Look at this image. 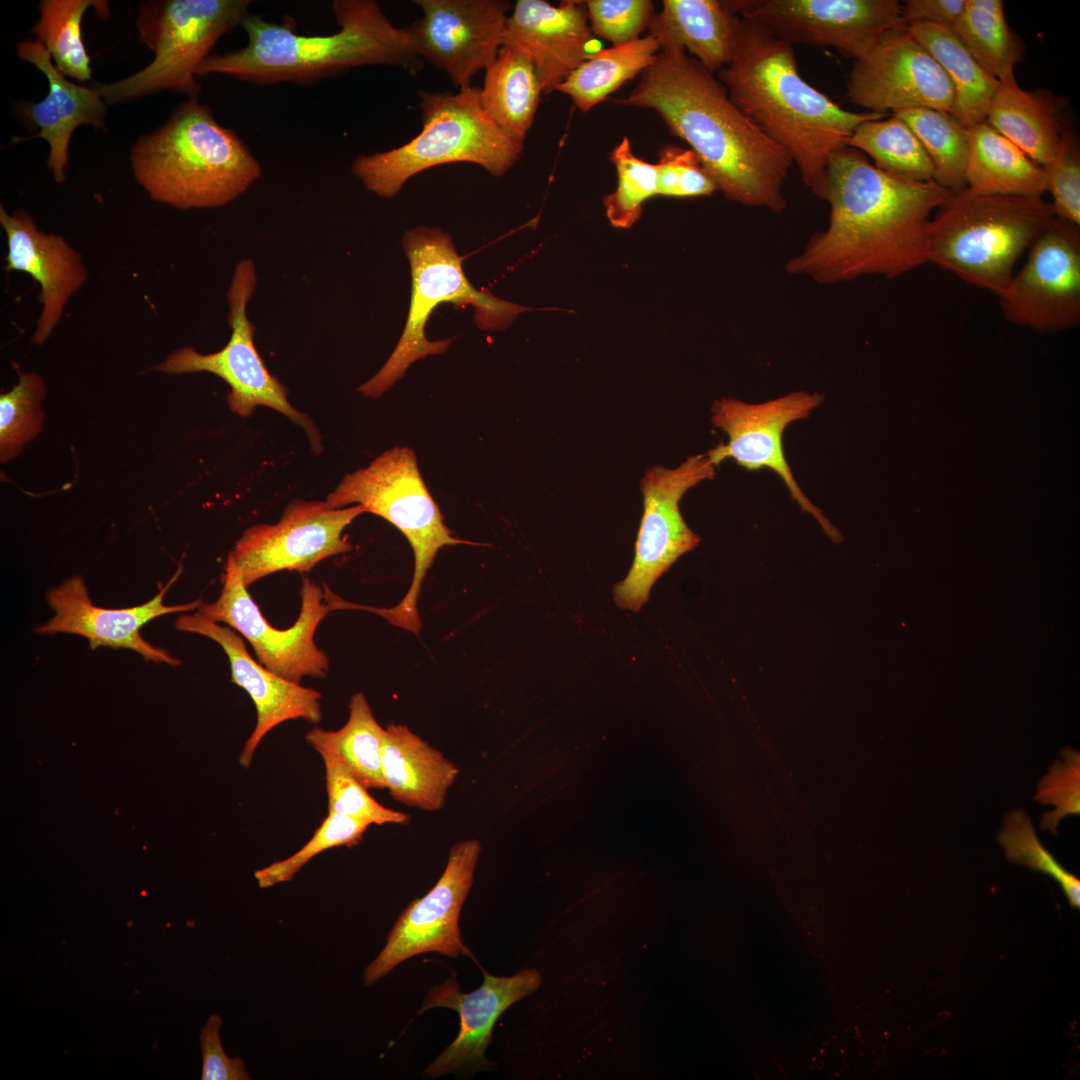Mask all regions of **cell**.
I'll use <instances>...</instances> for the list:
<instances>
[{"label": "cell", "instance_id": "cell-1", "mask_svg": "<svg viewBox=\"0 0 1080 1080\" xmlns=\"http://www.w3.org/2000/svg\"><path fill=\"white\" fill-rule=\"evenodd\" d=\"M952 193L933 180L890 175L855 148L838 149L829 157L820 197L830 206L828 226L810 236L785 271L831 285L918 269L930 262L932 212Z\"/></svg>", "mask_w": 1080, "mask_h": 1080}, {"label": "cell", "instance_id": "cell-2", "mask_svg": "<svg viewBox=\"0 0 1080 1080\" xmlns=\"http://www.w3.org/2000/svg\"><path fill=\"white\" fill-rule=\"evenodd\" d=\"M615 102L657 112L670 132L689 144L727 199L774 214L786 209L783 184L793 164L790 156L685 50H660L632 91Z\"/></svg>", "mask_w": 1080, "mask_h": 1080}, {"label": "cell", "instance_id": "cell-3", "mask_svg": "<svg viewBox=\"0 0 1080 1080\" xmlns=\"http://www.w3.org/2000/svg\"><path fill=\"white\" fill-rule=\"evenodd\" d=\"M718 76L731 101L787 152L818 198L830 155L861 123L888 115L839 106L800 75L792 45L742 17L731 61Z\"/></svg>", "mask_w": 1080, "mask_h": 1080}, {"label": "cell", "instance_id": "cell-4", "mask_svg": "<svg viewBox=\"0 0 1080 1080\" xmlns=\"http://www.w3.org/2000/svg\"><path fill=\"white\" fill-rule=\"evenodd\" d=\"M339 26L330 35H302L286 23L249 13L241 27L246 46L208 56L197 77L223 74L253 84L312 85L365 65H389L416 74L419 57L410 27L395 26L373 0H335Z\"/></svg>", "mask_w": 1080, "mask_h": 1080}, {"label": "cell", "instance_id": "cell-5", "mask_svg": "<svg viewBox=\"0 0 1080 1080\" xmlns=\"http://www.w3.org/2000/svg\"><path fill=\"white\" fill-rule=\"evenodd\" d=\"M133 175L155 201L177 209H213L245 193L260 162L210 107L188 99L160 128L132 146Z\"/></svg>", "mask_w": 1080, "mask_h": 1080}, {"label": "cell", "instance_id": "cell-6", "mask_svg": "<svg viewBox=\"0 0 1080 1080\" xmlns=\"http://www.w3.org/2000/svg\"><path fill=\"white\" fill-rule=\"evenodd\" d=\"M931 218L930 262L1000 297L1055 216L1042 197L953 192Z\"/></svg>", "mask_w": 1080, "mask_h": 1080}, {"label": "cell", "instance_id": "cell-7", "mask_svg": "<svg viewBox=\"0 0 1080 1080\" xmlns=\"http://www.w3.org/2000/svg\"><path fill=\"white\" fill-rule=\"evenodd\" d=\"M419 107L422 129L417 136L388 151L359 155L351 165L365 188L379 197H394L414 175L444 164L473 163L502 176L523 152V144L485 113L477 87L422 91Z\"/></svg>", "mask_w": 1080, "mask_h": 1080}, {"label": "cell", "instance_id": "cell-8", "mask_svg": "<svg viewBox=\"0 0 1080 1080\" xmlns=\"http://www.w3.org/2000/svg\"><path fill=\"white\" fill-rule=\"evenodd\" d=\"M344 508L353 503L390 522L409 541L414 553V574L402 600L392 608L363 606L389 623L418 633L422 623L418 596L428 569L444 546L478 543L454 537L420 474L416 455L396 446L375 458L368 467L347 474L325 501Z\"/></svg>", "mask_w": 1080, "mask_h": 1080}, {"label": "cell", "instance_id": "cell-9", "mask_svg": "<svg viewBox=\"0 0 1080 1080\" xmlns=\"http://www.w3.org/2000/svg\"><path fill=\"white\" fill-rule=\"evenodd\" d=\"M403 246L412 275L411 302L407 322L392 354L380 370L358 387L366 397L377 398L403 377L409 366L429 355L443 353L451 339L429 341L425 326L433 310L444 302L456 307L472 305L474 319L481 329L502 330L528 308L499 299L488 290L476 289L462 268L448 234L439 228L417 227L408 230Z\"/></svg>", "mask_w": 1080, "mask_h": 1080}, {"label": "cell", "instance_id": "cell-10", "mask_svg": "<svg viewBox=\"0 0 1080 1080\" xmlns=\"http://www.w3.org/2000/svg\"><path fill=\"white\" fill-rule=\"evenodd\" d=\"M249 0H160L138 6L139 41L154 54L135 74L112 83H96L107 104L126 102L162 91L197 100L200 64L226 33L241 26Z\"/></svg>", "mask_w": 1080, "mask_h": 1080}, {"label": "cell", "instance_id": "cell-11", "mask_svg": "<svg viewBox=\"0 0 1080 1080\" xmlns=\"http://www.w3.org/2000/svg\"><path fill=\"white\" fill-rule=\"evenodd\" d=\"M257 286V273L251 259L239 261L227 291V321L231 336L219 351L203 354L193 347L174 350L154 369L167 375L207 372L223 379L230 387L229 408L241 417H249L258 406L272 408L302 427L311 446L321 447L319 433L310 418L288 401V389L272 375L255 346V325L247 307Z\"/></svg>", "mask_w": 1080, "mask_h": 1080}, {"label": "cell", "instance_id": "cell-12", "mask_svg": "<svg viewBox=\"0 0 1080 1080\" xmlns=\"http://www.w3.org/2000/svg\"><path fill=\"white\" fill-rule=\"evenodd\" d=\"M734 14L752 20L790 45L832 47L864 57L888 31L906 26L897 0H728Z\"/></svg>", "mask_w": 1080, "mask_h": 1080}, {"label": "cell", "instance_id": "cell-13", "mask_svg": "<svg viewBox=\"0 0 1080 1080\" xmlns=\"http://www.w3.org/2000/svg\"><path fill=\"white\" fill-rule=\"evenodd\" d=\"M715 466L707 454L688 457L674 469L655 465L640 481L644 511L635 556L626 577L614 586L615 603L639 611L649 600L652 586L700 538L685 523L679 502L689 489L713 479Z\"/></svg>", "mask_w": 1080, "mask_h": 1080}, {"label": "cell", "instance_id": "cell-14", "mask_svg": "<svg viewBox=\"0 0 1080 1080\" xmlns=\"http://www.w3.org/2000/svg\"><path fill=\"white\" fill-rule=\"evenodd\" d=\"M330 611L324 591L309 578H303L297 621L288 629L273 627L249 595L239 569L229 557L219 597L198 608L208 619L228 624L239 632L264 667L299 684L303 677L323 678L327 674L329 659L316 646L314 634Z\"/></svg>", "mask_w": 1080, "mask_h": 1080}, {"label": "cell", "instance_id": "cell-15", "mask_svg": "<svg viewBox=\"0 0 1080 1080\" xmlns=\"http://www.w3.org/2000/svg\"><path fill=\"white\" fill-rule=\"evenodd\" d=\"M999 302L1010 323L1054 333L1080 322V228L1054 216Z\"/></svg>", "mask_w": 1080, "mask_h": 1080}, {"label": "cell", "instance_id": "cell-16", "mask_svg": "<svg viewBox=\"0 0 1080 1080\" xmlns=\"http://www.w3.org/2000/svg\"><path fill=\"white\" fill-rule=\"evenodd\" d=\"M480 853L481 844L477 839L460 841L451 847L447 865L437 883L402 911L387 936L386 945L365 968L366 986L374 984L403 961L422 953L473 958L463 942L458 920L472 887Z\"/></svg>", "mask_w": 1080, "mask_h": 1080}, {"label": "cell", "instance_id": "cell-17", "mask_svg": "<svg viewBox=\"0 0 1080 1080\" xmlns=\"http://www.w3.org/2000/svg\"><path fill=\"white\" fill-rule=\"evenodd\" d=\"M365 512L362 505L333 508L322 501L295 500L278 523L248 528L228 557L247 587L282 570L309 571L320 561L351 549L343 531Z\"/></svg>", "mask_w": 1080, "mask_h": 1080}, {"label": "cell", "instance_id": "cell-18", "mask_svg": "<svg viewBox=\"0 0 1080 1080\" xmlns=\"http://www.w3.org/2000/svg\"><path fill=\"white\" fill-rule=\"evenodd\" d=\"M823 400V395L807 391L791 392L758 404L746 403L732 397L716 400L712 407L711 420L714 427L727 434L728 443H721L706 454L714 466L732 458L751 471L762 468L773 470L783 480L801 509L813 515L833 541H839V532L797 484L782 445L785 428L793 421L809 417Z\"/></svg>", "mask_w": 1080, "mask_h": 1080}, {"label": "cell", "instance_id": "cell-19", "mask_svg": "<svg viewBox=\"0 0 1080 1080\" xmlns=\"http://www.w3.org/2000/svg\"><path fill=\"white\" fill-rule=\"evenodd\" d=\"M906 26L886 32L855 61L847 81L849 102L881 114L913 108L950 113L954 102L950 80Z\"/></svg>", "mask_w": 1080, "mask_h": 1080}, {"label": "cell", "instance_id": "cell-20", "mask_svg": "<svg viewBox=\"0 0 1080 1080\" xmlns=\"http://www.w3.org/2000/svg\"><path fill=\"white\" fill-rule=\"evenodd\" d=\"M422 17L409 27L419 57L459 88L471 87L502 47L506 0H414Z\"/></svg>", "mask_w": 1080, "mask_h": 1080}, {"label": "cell", "instance_id": "cell-21", "mask_svg": "<svg viewBox=\"0 0 1080 1080\" xmlns=\"http://www.w3.org/2000/svg\"><path fill=\"white\" fill-rule=\"evenodd\" d=\"M180 570L145 604L111 609L94 605L80 576H72L47 593V602L54 616L38 626L41 634L70 633L85 637L92 649L97 647L124 648L139 653L146 661L180 665V661L165 649L146 641L141 628L163 615L187 612L199 608L200 600L181 605H165L164 596L176 581Z\"/></svg>", "mask_w": 1080, "mask_h": 1080}, {"label": "cell", "instance_id": "cell-22", "mask_svg": "<svg viewBox=\"0 0 1080 1080\" xmlns=\"http://www.w3.org/2000/svg\"><path fill=\"white\" fill-rule=\"evenodd\" d=\"M174 626L179 631L200 634L218 643L229 659L231 681L248 693L256 707L255 728L245 741L238 759L243 767H250L260 742L281 723L294 719H303L311 724L321 721V694L257 663L234 629L218 625L199 612L179 616Z\"/></svg>", "mask_w": 1080, "mask_h": 1080}, {"label": "cell", "instance_id": "cell-23", "mask_svg": "<svg viewBox=\"0 0 1080 1080\" xmlns=\"http://www.w3.org/2000/svg\"><path fill=\"white\" fill-rule=\"evenodd\" d=\"M539 983V974L534 970L510 977L484 971L482 985L470 993H462L455 978L431 988L420 1012L434 1007L454 1009L460 1016V1028L455 1040L426 1067L424 1075L435 1078L494 1067L495 1063L486 1059L485 1051L496 1021L513 1003L534 992Z\"/></svg>", "mask_w": 1080, "mask_h": 1080}, {"label": "cell", "instance_id": "cell-24", "mask_svg": "<svg viewBox=\"0 0 1080 1080\" xmlns=\"http://www.w3.org/2000/svg\"><path fill=\"white\" fill-rule=\"evenodd\" d=\"M5 233L6 271L24 272L40 286L41 311L32 341L41 345L58 326L71 298L84 286L88 272L81 254L60 235L39 229L25 210L9 213L0 206Z\"/></svg>", "mask_w": 1080, "mask_h": 1080}, {"label": "cell", "instance_id": "cell-25", "mask_svg": "<svg viewBox=\"0 0 1080 1080\" xmlns=\"http://www.w3.org/2000/svg\"><path fill=\"white\" fill-rule=\"evenodd\" d=\"M591 39L583 1L554 6L545 0H518L506 20L502 46L530 59L542 93L549 94L586 59Z\"/></svg>", "mask_w": 1080, "mask_h": 1080}, {"label": "cell", "instance_id": "cell-26", "mask_svg": "<svg viewBox=\"0 0 1080 1080\" xmlns=\"http://www.w3.org/2000/svg\"><path fill=\"white\" fill-rule=\"evenodd\" d=\"M18 57L33 64L48 81L46 97L37 103L23 102L20 111L29 124L39 128L37 134L22 139L43 138L49 144L48 168L57 183L66 179L71 137L81 125L104 128L106 102L97 89L77 85L54 65L49 52L38 41L24 40L16 46Z\"/></svg>", "mask_w": 1080, "mask_h": 1080}, {"label": "cell", "instance_id": "cell-27", "mask_svg": "<svg viewBox=\"0 0 1080 1080\" xmlns=\"http://www.w3.org/2000/svg\"><path fill=\"white\" fill-rule=\"evenodd\" d=\"M382 775L385 789L398 802L424 811H438L460 773L442 752L403 724L384 728Z\"/></svg>", "mask_w": 1080, "mask_h": 1080}, {"label": "cell", "instance_id": "cell-28", "mask_svg": "<svg viewBox=\"0 0 1080 1080\" xmlns=\"http://www.w3.org/2000/svg\"><path fill=\"white\" fill-rule=\"evenodd\" d=\"M739 24L740 17L724 1L664 0L648 30L660 50H687L713 73L731 61Z\"/></svg>", "mask_w": 1080, "mask_h": 1080}, {"label": "cell", "instance_id": "cell-29", "mask_svg": "<svg viewBox=\"0 0 1080 1080\" xmlns=\"http://www.w3.org/2000/svg\"><path fill=\"white\" fill-rule=\"evenodd\" d=\"M1063 101L1050 91L1025 90L1015 76L999 81L986 121L1032 161L1047 165L1066 133Z\"/></svg>", "mask_w": 1080, "mask_h": 1080}, {"label": "cell", "instance_id": "cell-30", "mask_svg": "<svg viewBox=\"0 0 1080 1080\" xmlns=\"http://www.w3.org/2000/svg\"><path fill=\"white\" fill-rule=\"evenodd\" d=\"M966 188L981 194L1042 197L1046 192L1043 166L987 121L968 129Z\"/></svg>", "mask_w": 1080, "mask_h": 1080}, {"label": "cell", "instance_id": "cell-31", "mask_svg": "<svg viewBox=\"0 0 1080 1080\" xmlns=\"http://www.w3.org/2000/svg\"><path fill=\"white\" fill-rule=\"evenodd\" d=\"M906 27L950 80L954 91L950 114L968 129L986 121L999 81L979 64L951 27L928 22H909Z\"/></svg>", "mask_w": 1080, "mask_h": 1080}, {"label": "cell", "instance_id": "cell-32", "mask_svg": "<svg viewBox=\"0 0 1080 1080\" xmlns=\"http://www.w3.org/2000/svg\"><path fill=\"white\" fill-rule=\"evenodd\" d=\"M542 93L530 59L522 52L502 46L485 69L481 106L489 118L515 141L524 142L533 125Z\"/></svg>", "mask_w": 1080, "mask_h": 1080}, {"label": "cell", "instance_id": "cell-33", "mask_svg": "<svg viewBox=\"0 0 1080 1080\" xmlns=\"http://www.w3.org/2000/svg\"><path fill=\"white\" fill-rule=\"evenodd\" d=\"M384 728L375 719L361 692L349 702V717L338 730L313 728L306 733L307 743L319 755L339 760L367 789H385L381 754Z\"/></svg>", "mask_w": 1080, "mask_h": 1080}, {"label": "cell", "instance_id": "cell-34", "mask_svg": "<svg viewBox=\"0 0 1080 1080\" xmlns=\"http://www.w3.org/2000/svg\"><path fill=\"white\" fill-rule=\"evenodd\" d=\"M659 51L651 35L600 50L587 56L556 91L569 96L581 112H587L624 83L641 75Z\"/></svg>", "mask_w": 1080, "mask_h": 1080}, {"label": "cell", "instance_id": "cell-35", "mask_svg": "<svg viewBox=\"0 0 1080 1080\" xmlns=\"http://www.w3.org/2000/svg\"><path fill=\"white\" fill-rule=\"evenodd\" d=\"M979 64L998 81L1014 76L1024 43L1009 27L1001 0H967L951 27Z\"/></svg>", "mask_w": 1080, "mask_h": 1080}, {"label": "cell", "instance_id": "cell-36", "mask_svg": "<svg viewBox=\"0 0 1080 1080\" xmlns=\"http://www.w3.org/2000/svg\"><path fill=\"white\" fill-rule=\"evenodd\" d=\"M846 146L870 156L875 167L895 177L917 182L933 180V165L922 144L894 114L861 123Z\"/></svg>", "mask_w": 1080, "mask_h": 1080}, {"label": "cell", "instance_id": "cell-37", "mask_svg": "<svg viewBox=\"0 0 1080 1080\" xmlns=\"http://www.w3.org/2000/svg\"><path fill=\"white\" fill-rule=\"evenodd\" d=\"M916 135L934 169L933 181L959 192L966 189L969 132L949 112L913 108L892 113Z\"/></svg>", "mask_w": 1080, "mask_h": 1080}, {"label": "cell", "instance_id": "cell-38", "mask_svg": "<svg viewBox=\"0 0 1080 1080\" xmlns=\"http://www.w3.org/2000/svg\"><path fill=\"white\" fill-rule=\"evenodd\" d=\"M108 13L106 1L42 0L40 18L31 32L49 52L55 67L80 82L91 80L90 57L82 39L81 23L87 9Z\"/></svg>", "mask_w": 1080, "mask_h": 1080}, {"label": "cell", "instance_id": "cell-39", "mask_svg": "<svg viewBox=\"0 0 1080 1080\" xmlns=\"http://www.w3.org/2000/svg\"><path fill=\"white\" fill-rule=\"evenodd\" d=\"M609 160L618 182L615 191L603 199L606 216L614 227L629 228L640 219L643 203L657 195L655 164L637 157L627 137L614 147Z\"/></svg>", "mask_w": 1080, "mask_h": 1080}, {"label": "cell", "instance_id": "cell-40", "mask_svg": "<svg viewBox=\"0 0 1080 1080\" xmlns=\"http://www.w3.org/2000/svg\"><path fill=\"white\" fill-rule=\"evenodd\" d=\"M46 389L42 376L21 372L17 383L0 397V457L5 463L17 456L23 446L41 430V403Z\"/></svg>", "mask_w": 1080, "mask_h": 1080}, {"label": "cell", "instance_id": "cell-41", "mask_svg": "<svg viewBox=\"0 0 1080 1080\" xmlns=\"http://www.w3.org/2000/svg\"><path fill=\"white\" fill-rule=\"evenodd\" d=\"M1006 858L1052 876L1073 907L1080 906V881L1067 872L1042 845L1029 815L1023 809L1008 812L997 836Z\"/></svg>", "mask_w": 1080, "mask_h": 1080}, {"label": "cell", "instance_id": "cell-42", "mask_svg": "<svg viewBox=\"0 0 1080 1080\" xmlns=\"http://www.w3.org/2000/svg\"><path fill=\"white\" fill-rule=\"evenodd\" d=\"M370 826L371 824L364 820L328 813L303 847L285 859L256 870L254 877L261 888L288 882L321 852L340 846L357 845Z\"/></svg>", "mask_w": 1080, "mask_h": 1080}, {"label": "cell", "instance_id": "cell-43", "mask_svg": "<svg viewBox=\"0 0 1080 1080\" xmlns=\"http://www.w3.org/2000/svg\"><path fill=\"white\" fill-rule=\"evenodd\" d=\"M325 769L328 813L369 822L371 825L406 824L410 816L387 808L336 758L320 755Z\"/></svg>", "mask_w": 1080, "mask_h": 1080}, {"label": "cell", "instance_id": "cell-44", "mask_svg": "<svg viewBox=\"0 0 1080 1080\" xmlns=\"http://www.w3.org/2000/svg\"><path fill=\"white\" fill-rule=\"evenodd\" d=\"M1063 760H1056L1049 772L1038 783L1034 797L1042 805L1053 804L1054 811L1042 815L1040 827L1057 835L1059 822L1068 815L1080 813V754L1078 750L1064 747Z\"/></svg>", "mask_w": 1080, "mask_h": 1080}, {"label": "cell", "instance_id": "cell-45", "mask_svg": "<svg viewBox=\"0 0 1080 1080\" xmlns=\"http://www.w3.org/2000/svg\"><path fill=\"white\" fill-rule=\"evenodd\" d=\"M592 34L621 45L639 39L654 13L650 0L584 1Z\"/></svg>", "mask_w": 1080, "mask_h": 1080}, {"label": "cell", "instance_id": "cell-46", "mask_svg": "<svg viewBox=\"0 0 1080 1080\" xmlns=\"http://www.w3.org/2000/svg\"><path fill=\"white\" fill-rule=\"evenodd\" d=\"M655 168L659 196L690 198L710 196L717 191L714 180L690 148L664 147Z\"/></svg>", "mask_w": 1080, "mask_h": 1080}, {"label": "cell", "instance_id": "cell-47", "mask_svg": "<svg viewBox=\"0 0 1080 1080\" xmlns=\"http://www.w3.org/2000/svg\"><path fill=\"white\" fill-rule=\"evenodd\" d=\"M1044 170L1054 215L1080 226V150L1073 132L1066 133L1059 151Z\"/></svg>", "mask_w": 1080, "mask_h": 1080}, {"label": "cell", "instance_id": "cell-48", "mask_svg": "<svg viewBox=\"0 0 1080 1080\" xmlns=\"http://www.w3.org/2000/svg\"><path fill=\"white\" fill-rule=\"evenodd\" d=\"M222 1019L213 1014L200 1034L202 1080H249L245 1063L240 1057L231 1058L223 1050L220 1039Z\"/></svg>", "mask_w": 1080, "mask_h": 1080}, {"label": "cell", "instance_id": "cell-49", "mask_svg": "<svg viewBox=\"0 0 1080 1080\" xmlns=\"http://www.w3.org/2000/svg\"><path fill=\"white\" fill-rule=\"evenodd\" d=\"M967 0H907L902 4L906 23L928 22L952 27L961 16Z\"/></svg>", "mask_w": 1080, "mask_h": 1080}]
</instances>
